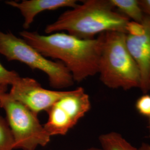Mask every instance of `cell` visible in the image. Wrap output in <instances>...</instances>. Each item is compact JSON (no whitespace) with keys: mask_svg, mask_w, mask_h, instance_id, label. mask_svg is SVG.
<instances>
[{"mask_svg":"<svg viewBox=\"0 0 150 150\" xmlns=\"http://www.w3.org/2000/svg\"><path fill=\"white\" fill-rule=\"evenodd\" d=\"M0 54L9 61H20L32 70L42 71L47 76L50 85L53 88L61 89L74 84L70 71L62 62L47 59L23 38L11 32L0 31Z\"/></svg>","mask_w":150,"mask_h":150,"instance_id":"cell-4","label":"cell"},{"mask_svg":"<svg viewBox=\"0 0 150 150\" xmlns=\"http://www.w3.org/2000/svg\"><path fill=\"white\" fill-rule=\"evenodd\" d=\"M91 107L90 97L83 88L69 91L46 111L48 119L43 126L51 137L66 135Z\"/></svg>","mask_w":150,"mask_h":150,"instance_id":"cell-6","label":"cell"},{"mask_svg":"<svg viewBox=\"0 0 150 150\" xmlns=\"http://www.w3.org/2000/svg\"><path fill=\"white\" fill-rule=\"evenodd\" d=\"M115 8L133 21L142 23L145 15L139 5V0H110Z\"/></svg>","mask_w":150,"mask_h":150,"instance_id":"cell-10","label":"cell"},{"mask_svg":"<svg viewBox=\"0 0 150 150\" xmlns=\"http://www.w3.org/2000/svg\"><path fill=\"white\" fill-rule=\"evenodd\" d=\"M149 117H150V119H149V132H150V116Z\"/></svg>","mask_w":150,"mask_h":150,"instance_id":"cell-19","label":"cell"},{"mask_svg":"<svg viewBox=\"0 0 150 150\" xmlns=\"http://www.w3.org/2000/svg\"><path fill=\"white\" fill-rule=\"evenodd\" d=\"M20 35L45 57L59 59L75 82L79 83L98 74L103 33L91 40L81 39L64 32L42 35L24 30Z\"/></svg>","mask_w":150,"mask_h":150,"instance_id":"cell-1","label":"cell"},{"mask_svg":"<svg viewBox=\"0 0 150 150\" xmlns=\"http://www.w3.org/2000/svg\"><path fill=\"white\" fill-rule=\"evenodd\" d=\"M84 150H103L101 148H96V147H91Z\"/></svg>","mask_w":150,"mask_h":150,"instance_id":"cell-18","label":"cell"},{"mask_svg":"<svg viewBox=\"0 0 150 150\" xmlns=\"http://www.w3.org/2000/svg\"></svg>","mask_w":150,"mask_h":150,"instance_id":"cell-20","label":"cell"},{"mask_svg":"<svg viewBox=\"0 0 150 150\" xmlns=\"http://www.w3.org/2000/svg\"><path fill=\"white\" fill-rule=\"evenodd\" d=\"M6 91L7 87H0V107L5 111L15 149L36 150L39 146L48 145L51 136L40 123L38 115L12 98Z\"/></svg>","mask_w":150,"mask_h":150,"instance_id":"cell-5","label":"cell"},{"mask_svg":"<svg viewBox=\"0 0 150 150\" xmlns=\"http://www.w3.org/2000/svg\"><path fill=\"white\" fill-rule=\"evenodd\" d=\"M15 149L14 139L5 118L0 115V150Z\"/></svg>","mask_w":150,"mask_h":150,"instance_id":"cell-12","label":"cell"},{"mask_svg":"<svg viewBox=\"0 0 150 150\" xmlns=\"http://www.w3.org/2000/svg\"><path fill=\"white\" fill-rule=\"evenodd\" d=\"M21 77L16 71L6 69L0 63V87L12 86L19 80Z\"/></svg>","mask_w":150,"mask_h":150,"instance_id":"cell-13","label":"cell"},{"mask_svg":"<svg viewBox=\"0 0 150 150\" xmlns=\"http://www.w3.org/2000/svg\"><path fill=\"white\" fill-rule=\"evenodd\" d=\"M76 0H23L21 2L6 1L8 5L17 8L24 19L23 27L27 30L34 21L35 17L45 11L57 10L63 7H76L79 4Z\"/></svg>","mask_w":150,"mask_h":150,"instance_id":"cell-9","label":"cell"},{"mask_svg":"<svg viewBox=\"0 0 150 150\" xmlns=\"http://www.w3.org/2000/svg\"><path fill=\"white\" fill-rule=\"evenodd\" d=\"M139 2L145 15L150 17V0H139Z\"/></svg>","mask_w":150,"mask_h":150,"instance_id":"cell-16","label":"cell"},{"mask_svg":"<svg viewBox=\"0 0 150 150\" xmlns=\"http://www.w3.org/2000/svg\"><path fill=\"white\" fill-rule=\"evenodd\" d=\"M125 30L126 35L132 37L141 36L145 32V28L142 23L130 20L127 23Z\"/></svg>","mask_w":150,"mask_h":150,"instance_id":"cell-15","label":"cell"},{"mask_svg":"<svg viewBox=\"0 0 150 150\" xmlns=\"http://www.w3.org/2000/svg\"><path fill=\"white\" fill-rule=\"evenodd\" d=\"M99 142L103 150H137V148L116 132L100 135Z\"/></svg>","mask_w":150,"mask_h":150,"instance_id":"cell-11","label":"cell"},{"mask_svg":"<svg viewBox=\"0 0 150 150\" xmlns=\"http://www.w3.org/2000/svg\"><path fill=\"white\" fill-rule=\"evenodd\" d=\"M135 107L137 112L144 116H150V95L143 94L137 100Z\"/></svg>","mask_w":150,"mask_h":150,"instance_id":"cell-14","label":"cell"},{"mask_svg":"<svg viewBox=\"0 0 150 150\" xmlns=\"http://www.w3.org/2000/svg\"><path fill=\"white\" fill-rule=\"evenodd\" d=\"M68 92L45 89L35 79L21 77L12 85L8 94L12 98L21 103L38 116L42 111L46 112Z\"/></svg>","mask_w":150,"mask_h":150,"instance_id":"cell-7","label":"cell"},{"mask_svg":"<svg viewBox=\"0 0 150 150\" xmlns=\"http://www.w3.org/2000/svg\"><path fill=\"white\" fill-rule=\"evenodd\" d=\"M126 36L123 32L103 33L98 74L101 81L110 88L140 87L139 70L127 47Z\"/></svg>","mask_w":150,"mask_h":150,"instance_id":"cell-3","label":"cell"},{"mask_svg":"<svg viewBox=\"0 0 150 150\" xmlns=\"http://www.w3.org/2000/svg\"><path fill=\"white\" fill-rule=\"evenodd\" d=\"M115 9L110 0L85 1L61 14L46 27L45 32L50 35L66 31L84 40L93 39L97 35L107 32L126 33V25L129 20Z\"/></svg>","mask_w":150,"mask_h":150,"instance_id":"cell-2","label":"cell"},{"mask_svg":"<svg viewBox=\"0 0 150 150\" xmlns=\"http://www.w3.org/2000/svg\"><path fill=\"white\" fill-rule=\"evenodd\" d=\"M145 28L144 35L139 37L126 36V43L129 52L139 70V89L143 94L150 90V17L145 15L142 23Z\"/></svg>","mask_w":150,"mask_h":150,"instance_id":"cell-8","label":"cell"},{"mask_svg":"<svg viewBox=\"0 0 150 150\" xmlns=\"http://www.w3.org/2000/svg\"><path fill=\"white\" fill-rule=\"evenodd\" d=\"M137 150H150V145L147 143H143L139 148H137Z\"/></svg>","mask_w":150,"mask_h":150,"instance_id":"cell-17","label":"cell"}]
</instances>
